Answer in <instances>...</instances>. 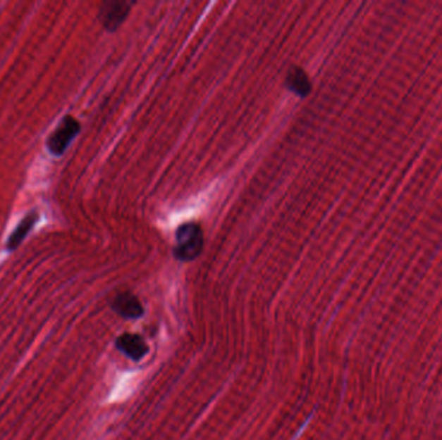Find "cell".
<instances>
[{"instance_id": "2", "label": "cell", "mask_w": 442, "mask_h": 440, "mask_svg": "<svg viewBox=\"0 0 442 440\" xmlns=\"http://www.w3.org/2000/svg\"><path fill=\"white\" fill-rule=\"evenodd\" d=\"M80 132V124L74 116L66 115L59 124V127L52 132L49 139L47 141V146L51 154L54 156H60L63 154L71 141L77 137Z\"/></svg>"}, {"instance_id": "1", "label": "cell", "mask_w": 442, "mask_h": 440, "mask_svg": "<svg viewBox=\"0 0 442 440\" xmlns=\"http://www.w3.org/2000/svg\"><path fill=\"white\" fill-rule=\"evenodd\" d=\"M203 249V232L199 225L194 222L178 226L173 255L178 261L189 263L201 255Z\"/></svg>"}, {"instance_id": "6", "label": "cell", "mask_w": 442, "mask_h": 440, "mask_svg": "<svg viewBox=\"0 0 442 440\" xmlns=\"http://www.w3.org/2000/svg\"><path fill=\"white\" fill-rule=\"evenodd\" d=\"M285 85L299 97H307L312 91L309 77L307 75V73L299 66H293L287 71Z\"/></svg>"}, {"instance_id": "4", "label": "cell", "mask_w": 442, "mask_h": 440, "mask_svg": "<svg viewBox=\"0 0 442 440\" xmlns=\"http://www.w3.org/2000/svg\"><path fill=\"white\" fill-rule=\"evenodd\" d=\"M116 348H119L124 356L131 358L132 360H140L147 356V342L139 334L124 333L116 340Z\"/></svg>"}, {"instance_id": "3", "label": "cell", "mask_w": 442, "mask_h": 440, "mask_svg": "<svg viewBox=\"0 0 442 440\" xmlns=\"http://www.w3.org/2000/svg\"><path fill=\"white\" fill-rule=\"evenodd\" d=\"M133 4L135 3H128V1H105V3H102L100 12H99V18H100L102 26L110 32L116 31L125 21Z\"/></svg>"}, {"instance_id": "5", "label": "cell", "mask_w": 442, "mask_h": 440, "mask_svg": "<svg viewBox=\"0 0 442 440\" xmlns=\"http://www.w3.org/2000/svg\"><path fill=\"white\" fill-rule=\"evenodd\" d=\"M113 309L121 317L136 319L144 314V308L135 294L123 292L116 296L113 301Z\"/></svg>"}, {"instance_id": "7", "label": "cell", "mask_w": 442, "mask_h": 440, "mask_svg": "<svg viewBox=\"0 0 442 440\" xmlns=\"http://www.w3.org/2000/svg\"><path fill=\"white\" fill-rule=\"evenodd\" d=\"M38 213L34 210L29 213L27 216L23 218V221L20 222V225L17 226L15 232H12V235L9 237L8 239L7 248L8 251H15L16 248L18 247L23 239L26 238V235L30 232L31 229L34 227V225L37 224L38 221Z\"/></svg>"}]
</instances>
